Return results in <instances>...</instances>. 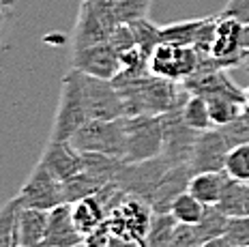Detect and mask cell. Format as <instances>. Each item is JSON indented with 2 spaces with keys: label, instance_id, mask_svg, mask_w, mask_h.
<instances>
[{
  "label": "cell",
  "instance_id": "6da1fadb",
  "mask_svg": "<svg viewBox=\"0 0 249 247\" xmlns=\"http://www.w3.org/2000/svg\"><path fill=\"white\" fill-rule=\"evenodd\" d=\"M112 82L121 92L124 116L165 114V112L183 106V99L189 95L180 82L159 78V75H153L150 71L144 75L118 73Z\"/></svg>",
  "mask_w": 249,
  "mask_h": 247
},
{
  "label": "cell",
  "instance_id": "7a4b0ae2",
  "mask_svg": "<svg viewBox=\"0 0 249 247\" xmlns=\"http://www.w3.org/2000/svg\"><path fill=\"white\" fill-rule=\"evenodd\" d=\"M80 153H103L123 159L127 153V116L90 118L69 140Z\"/></svg>",
  "mask_w": 249,
  "mask_h": 247
},
{
  "label": "cell",
  "instance_id": "3957f363",
  "mask_svg": "<svg viewBox=\"0 0 249 247\" xmlns=\"http://www.w3.org/2000/svg\"><path fill=\"white\" fill-rule=\"evenodd\" d=\"M86 121H90V118H88L84 97H82L80 78H77L75 69H69L65 73V78H62L58 110H56V116H54L50 140L69 142Z\"/></svg>",
  "mask_w": 249,
  "mask_h": 247
},
{
  "label": "cell",
  "instance_id": "277c9868",
  "mask_svg": "<svg viewBox=\"0 0 249 247\" xmlns=\"http://www.w3.org/2000/svg\"><path fill=\"white\" fill-rule=\"evenodd\" d=\"M118 24L110 0H82L73 30V50L110 41Z\"/></svg>",
  "mask_w": 249,
  "mask_h": 247
},
{
  "label": "cell",
  "instance_id": "5b68a950",
  "mask_svg": "<svg viewBox=\"0 0 249 247\" xmlns=\"http://www.w3.org/2000/svg\"><path fill=\"white\" fill-rule=\"evenodd\" d=\"M172 166L174 163L163 155L155 159H146V161H136V163L123 161L114 181L118 183V187L127 195H133V198H140L150 204L159 183L163 181V176L168 174V170Z\"/></svg>",
  "mask_w": 249,
  "mask_h": 247
},
{
  "label": "cell",
  "instance_id": "8992f818",
  "mask_svg": "<svg viewBox=\"0 0 249 247\" xmlns=\"http://www.w3.org/2000/svg\"><path fill=\"white\" fill-rule=\"evenodd\" d=\"M163 155L161 114L127 116V153L123 161L136 163Z\"/></svg>",
  "mask_w": 249,
  "mask_h": 247
},
{
  "label": "cell",
  "instance_id": "52a82bcc",
  "mask_svg": "<svg viewBox=\"0 0 249 247\" xmlns=\"http://www.w3.org/2000/svg\"><path fill=\"white\" fill-rule=\"evenodd\" d=\"M18 198L22 202V207L43 209V211H52L67 202L62 181L54 172H50L41 161L30 170L28 178L22 185V189H19Z\"/></svg>",
  "mask_w": 249,
  "mask_h": 247
},
{
  "label": "cell",
  "instance_id": "ba28073f",
  "mask_svg": "<svg viewBox=\"0 0 249 247\" xmlns=\"http://www.w3.org/2000/svg\"><path fill=\"white\" fill-rule=\"evenodd\" d=\"M77 78H80L82 97H84L88 118H103V121H107V118L124 116L121 92H118L112 80L95 78V75L82 73V71H77Z\"/></svg>",
  "mask_w": 249,
  "mask_h": 247
},
{
  "label": "cell",
  "instance_id": "9c48e42d",
  "mask_svg": "<svg viewBox=\"0 0 249 247\" xmlns=\"http://www.w3.org/2000/svg\"><path fill=\"white\" fill-rule=\"evenodd\" d=\"M200 65V54L191 45L159 43L148 58V71L159 78L183 82Z\"/></svg>",
  "mask_w": 249,
  "mask_h": 247
},
{
  "label": "cell",
  "instance_id": "30bf717a",
  "mask_svg": "<svg viewBox=\"0 0 249 247\" xmlns=\"http://www.w3.org/2000/svg\"><path fill=\"white\" fill-rule=\"evenodd\" d=\"M161 127H163V157H168L174 163H187L194 155V146L198 140V133L194 127L185 123L180 107L161 114Z\"/></svg>",
  "mask_w": 249,
  "mask_h": 247
},
{
  "label": "cell",
  "instance_id": "8fae6325",
  "mask_svg": "<svg viewBox=\"0 0 249 247\" xmlns=\"http://www.w3.org/2000/svg\"><path fill=\"white\" fill-rule=\"evenodd\" d=\"M71 69H77L82 73L95 75L103 80H114L121 73V54L114 50L110 41H103L97 45H88V48L73 50L71 56Z\"/></svg>",
  "mask_w": 249,
  "mask_h": 247
},
{
  "label": "cell",
  "instance_id": "7c38bea8",
  "mask_svg": "<svg viewBox=\"0 0 249 247\" xmlns=\"http://www.w3.org/2000/svg\"><path fill=\"white\" fill-rule=\"evenodd\" d=\"M243 24L234 18H226V15H217L215 24V39L211 45V58H215L226 69L232 67H241L245 48H243Z\"/></svg>",
  "mask_w": 249,
  "mask_h": 247
},
{
  "label": "cell",
  "instance_id": "4fadbf2b",
  "mask_svg": "<svg viewBox=\"0 0 249 247\" xmlns=\"http://www.w3.org/2000/svg\"><path fill=\"white\" fill-rule=\"evenodd\" d=\"M228 153H230V144H228L219 127L200 131L194 146V155L189 159L191 172H224Z\"/></svg>",
  "mask_w": 249,
  "mask_h": 247
},
{
  "label": "cell",
  "instance_id": "5bb4252c",
  "mask_svg": "<svg viewBox=\"0 0 249 247\" xmlns=\"http://www.w3.org/2000/svg\"><path fill=\"white\" fill-rule=\"evenodd\" d=\"M150 219H153V209L148 202L133 195H127L116 209L107 215L110 228L114 234H127V236H146Z\"/></svg>",
  "mask_w": 249,
  "mask_h": 247
},
{
  "label": "cell",
  "instance_id": "9a60e30c",
  "mask_svg": "<svg viewBox=\"0 0 249 247\" xmlns=\"http://www.w3.org/2000/svg\"><path fill=\"white\" fill-rule=\"evenodd\" d=\"M84 243V234L75 228L71 217V204L65 202L50 211L48 230L41 247H77Z\"/></svg>",
  "mask_w": 249,
  "mask_h": 247
},
{
  "label": "cell",
  "instance_id": "2e32d148",
  "mask_svg": "<svg viewBox=\"0 0 249 247\" xmlns=\"http://www.w3.org/2000/svg\"><path fill=\"white\" fill-rule=\"evenodd\" d=\"M41 163L54 172L60 181L75 176L82 170V153L77 151L71 142H60V140H48L43 153H41Z\"/></svg>",
  "mask_w": 249,
  "mask_h": 247
},
{
  "label": "cell",
  "instance_id": "e0dca14e",
  "mask_svg": "<svg viewBox=\"0 0 249 247\" xmlns=\"http://www.w3.org/2000/svg\"><path fill=\"white\" fill-rule=\"evenodd\" d=\"M191 176H194V172H191V168L187 163H176V166L170 168L168 174L163 176V181L159 183L153 200H150L153 213H170L176 198L189 189Z\"/></svg>",
  "mask_w": 249,
  "mask_h": 247
},
{
  "label": "cell",
  "instance_id": "ac0fdd59",
  "mask_svg": "<svg viewBox=\"0 0 249 247\" xmlns=\"http://www.w3.org/2000/svg\"><path fill=\"white\" fill-rule=\"evenodd\" d=\"M50 211L22 207L18 215V247H41L48 230Z\"/></svg>",
  "mask_w": 249,
  "mask_h": 247
},
{
  "label": "cell",
  "instance_id": "d6986e66",
  "mask_svg": "<svg viewBox=\"0 0 249 247\" xmlns=\"http://www.w3.org/2000/svg\"><path fill=\"white\" fill-rule=\"evenodd\" d=\"M228 172H198L191 176L189 181V189L187 192L194 194L200 202H204L206 207L211 204H217L226 189V183H228Z\"/></svg>",
  "mask_w": 249,
  "mask_h": 247
},
{
  "label": "cell",
  "instance_id": "ffe728a7",
  "mask_svg": "<svg viewBox=\"0 0 249 247\" xmlns=\"http://www.w3.org/2000/svg\"><path fill=\"white\" fill-rule=\"evenodd\" d=\"M71 217H73L75 228L86 236L107 219V213L95 195H88V198L77 200V202L71 204Z\"/></svg>",
  "mask_w": 249,
  "mask_h": 247
},
{
  "label": "cell",
  "instance_id": "44dd1931",
  "mask_svg": "<svg viewBox=\"0 0 249 247\" xmlns=\"http://www.w3.org/2000/svg\"><path fill=\"white\" fill-rule=\"evenodd\" d=\"M123 166V159L103 155V153H82V172L90 174L95 181L107 185L116 178L118 170Z\"/></svg>",
  "mask_w": 249,
  "mask_h": 247
},
{
  "label": "cell",
  "instance_id": "7402d4cb",
  "mask_svg": "<svg viewBox=\"0 0 249 247\" xmlns=\"http://www.w3.org/2000/svg\"><path fill=\"white\" fill-rule=\"evenodd\" d=\"M206 18H196V19H183V22H174L161 28L163 43H174V45H191L194 48L196 39H198L202 26L206 24Z\"/></svg>",
  "mask_w": 249,
  "mask_h": 247
},
{
  "label": "cell",
  "instance_id": "603a6c76",
  "mask_svg": "<svg viewBox=\"0 0 249 247\" xmlns=\"http://www.w3.org/2000/svg\"><path fill=\"white\" fill-rule=\"evenodd\" d=\"M206 101H209L213 127H224L228 123L236 121L243 114V107H245V101H238L228 95H211L206 97Z\"/></svg>",
  "mask_w": 249,
  "mask_h": 247
},
{
  "label": "cell",
  "instance_id": "cb8c5ba5",
  "mask_svg": "<svg viewBox=\"0 0 249 247\" xmlns=\"http://www.w3.org/2000/svg\"><path fill=\"white\" fill-rule=\"evenodd\" d=\"M180 114H183L187 125L194 127L196 131H206L213 127L209 101L202 95H187L185 104L180 106Z\"/></svg>",
  "mask_w": 249,
  "mask_h": 247
},
{
  "label": "cell",
  "instance_id": "d4e9b609",
  "mask_svg": "<svg viewBox=\"0 0 249 247\" xmlns=\"http://www.w3.org/2000/svg\"><path fill=\"white\" fill-rule=\"evenodd\" d=\"M176 226H178V221L174 219L172 213H153L148 232L144 236L146 247H168L174 236Z\"/></svg>",
  "mask_w": 249,
  "mask_h": 247
},
{
  "label": "cell",
  "instance_id": "484cf974",
  "mask_svg": "<svg viewBox=\"0 0 249 247\" xmlns=\"http://www.w3.org/2000/svg\"><path fill=\"white\" fill-rule=\"evenodd\" d=\"M228 221H230V215H226L217 204H211V207H206L204 217H202L194 228H196V232H198L200 241L204 243V241L224 236L226 228H228Z\"/></svg>",
  "mask_w": 249,
  "mask_h": 247
},
{
  "label": "cell",
  "instance_id": "4316f807",
  "mask_svg": "<svg viewBox=\"0 0 249 247\" xmlns=\"http://www.w3.org/2000/svg\"><path fill=\"white\" fill-rule=\"evenodd\" d=\"M22 202L15 195L0 209V247H18V215Z\"/></svg>",
  "mask_w": 249,
  "mask_h": 247
},
{
  "label": "cell",
  "instance_id": "83f0119b",
  "mask_svg": "<svg viewBox=\"0 0 249 247\" xmlns=\"http://www.w3.org/2000/svg\"><path fill=\"white\" fill-rule=\"evenodd\" d=\"M170 213L174 215V219L178 224H187V226H196L198 221L204 217L206 213V204L200 202L194 194L185 192L176 198V202L172 204V211Z\"/></svg>",
  "mask_w": 249,
  "mask_h": 247
},
{
  "label": "cell",
  "instance_id": "f1b7e54d",
  "mask_svg": "<svg viewBox=\"0 0 249 247\" xmlns=\"http://www.w3.org/2000/svg\"><path fill=\"white\" fill-rule=\"evenodd\" d=\"M62 187H65V200L69 204H73V202H77V200H84V198H88V195H95L103 185L99 181H95L90 174H86V172L80 170L75 176L62 181Z\"/></svg>",
  "mask_w": 249,
  "mask_h": 247
},
{
  "label": "cell",
  "instance_id": "f546056e",
  "mask_svg": "<svg viewBox=\"0 0 249 247\" xmlns=\"http://www.w3.org/2000/svg\"><path fill=\"white\" fill-rule=\"evenodd\" d=\"M112 9L121 24H133L138 19L148 18V9L153 0H110Z\"/></svg>",
  "mask_w": 249,
  "mask_h": 247
},
{
  "label": "cell",
  "instance_id": "4dcf8cb0",
  "mask_svg": "<svg viewBox=\"0 0 249 247\" xmlns=\"http://www.w3.org/2000/svg\"><path fill=\"white\" fill-rule=\"evenodd\" d=\"M131 28H133V35H136V43H138V48H142L148 56L153 54V50L157 48L159 43H163L161 28H159L157 24L150 22L148 18L133 22V24H131Z\"/></svg>",
  "mask_w": 249,
  "mask_h": 247
},
{
  "label": "cell",
  "instance_id": "1f68e13d",
  "mask_svg": "<svg viewBox=\"0 0 249 247\" xmlns=\"http://www.w3.org/2000/svg\"><path fill=\"white\" fill-rule=\"evenodd\" d=\"M226 172L230 178L249 183V142L230 148L226 161Z\"/></svg>",
  "mask_w": 249,
  "mask_h": 247
},
{
  "label": "cell",
  "instance_id": "d6a6232c",
  "mask_svg": "<svg viewBox=\"0 0 249 247\" xmlns=\"http://www.w3.org/2000/svg\"><path fill=\"white\" fill-rule=\"evenodd\" d=\"M226 236L234 247H249V215H234L228 221Z\"/></svg>",
  "mask_w": 249,
  "mask_h": 247
},
{
  "label": "cell",
  "instance_id": "836d02e7",
  "mask_svg": "<svg viewBox=\"0 0 249 247\" xmlns=\"http://www.w3.org/2000/svg\"><path fill=\"white\" fill-rule=\"evenodd\" d=\"M219 129H221V133H224V138L228 140V144H230V148L238 146V144L249 142V125L243 121L241 116H238L236 121L224 125V127H219Z\"/></svg>",
  "mask_w": 249,
  "mask_h": 247
},
{
  "label": "cell",
  "instance_id": "e575fe53",
  "mask_svg": "<svg viewBox=\"0 0 249 247\" xmlns=\"http://www.w3.org/2000/svg\"><path fill=\"white\" fill-rule=\"evenodd\" d=\"M110 43L114 45V50H116L118 54L127 52V50L136 48V35H133V28L131 24H118L116 28H114L112 37H110Z\"/></svg>",
  "mask_w": 249,
  "mask_h": 247
},
{
  "label": "cell",
  "instance_id": "d590c367",
  "mask_svg": "<svg viewBox=\"0 0 249 247\" xmlns=\"http://www.w3.org/2000/svg\"><path fill=\"white\" fill-rule=\"evenodd\" d=\"M168 247H202V241H200V236L196 232L194 226L178 224Z\"/></svg>",
  "mask_w": 249,
  "mask_h": 247
},
{
  "label": "cell",
  "instance_id": "8d00e7d4",
  "mask_svg": "<svg viewBox=\"0 0 249 247\" xmlns=\"http://www.w3.org/2000/svg\"><path fill=\"white\" fill-rule=\"evenodd\" d=\"M112 228H110V221H103L99 228H95L92 232H88L84 236V243L82 247H107L110 245V239H112Z\"/></svg>",
  "mask_w": 249,
  "mask_h": 247
},
{
  "label": "cell",
  "instance_id": "74e56055",
  "mask_svg": "<svg viewBox=\"0 0 249 247\" xmlns=\"http://www.w3.org/2000/svg\"><path fill=\"white\" fill-rule=\"evenodd\" d=\"M219 15L234 18L243 24V26H249V0H228V4Z\"/></svg>",
  "mask_w": 249,
  "mask_h": 247
},
{
  "label": "cell",
  "instance_id": "f35d334b",
  "mask_svg": "<svg viewBox=\"0 0 249 247\" xmlns=\"http://www.w3.org/2000/svg\"><path fill=\"white\" fill-rule=\"evenodd\" d=\"M107 247H146L142 236H127V234H112Z\"/></svg>",
  "mask_w": 249,
  "mask_h": 247
},
{
  "label": "cell",
  "instance_id": "ab89813d",
  "mask_svg": "<svg viewBox=\"0 0 249 247\" xmlns=\"http://www.w3.org/2000/svg\"><path fill=\"white\" fill-rule=\"evenodd\" d=\"M238 215H249V183L243 181L241 187V204H238Z\"/></svg>",
  "mask_w": 249,
  "mask_h": 247
},
{
  "label": "cell",
  "instance_id": "60d3db41",
  "mask_svg": "<svg viewBox=\"0 0 249 247\" xmlns=\"http://www.w3.org/2000/svg\"><path fill=\"white\" fill-rule=\"evenodd\" d=\"M202 247H234L228 241V236L224 234V236H217V239H211V241H204L202 243Z\"/></svg>",
  "mask_w": 249,
  "mask_h": 247
},
{
  "label": "cell",
  "instance_id": "b9f144b4",
  "mask_svg": "<svg viewBox=\"0 0 249 247\" xmlns=\"http://www.w3.org/2000/svg\"><path fill=\"white\" fill-rule=\"evenodd\" d=\"M243 48L249 52V26L243 28Z\"/></svg>",
  "mask_w": 249,
  "mask_h": 247
},
{
  "label": "cell",
  "instance_id": "7bdbcfd3",
  "mask_svg": "<svg viewBox=\"0 0 249 247\" xmlns=\"http://www.w3.org/2000/svg\"><path fill=\"white\" fill-rule=\"evenodd\" d=\"M238 69H247L249 71V52H247V50H245V56H243V63H241Z\"/></svg>",
  "mask_w": 249,
  "mask_h": 247
},
{
  "label": "cell",
  "instance_id": "ee69618b",
  "mask_svg": "<svg viewBox=\"0 0 249 247\" xmlns=\"http://www.w3.org/2000/svg\"><path fill=\"white\" fill-rule=\"evenodd\" d=\"M241 118H243V121H245L247 125H249V104H245V107H243V114H241Z\"/></svg>",
  "mask_w": 249,
  "mask_h": 247
},
{
  "label": "cell",
  "instance_id": "f6af8a7d",
  "mask_svg": "<svg viewBox=\"0 0 249 247\" xmlns=\"http://www.w3.org/2000/svg\"><path fill=\"white\" fill-rule=\"evenodd\" d=\"M4 9L7 7H0V33H2V26H4Z\"/></svg>",
  "mask_w": 249,
  "mask_h": 247
},
{
  "label": "cell",
  "instance_id": "bcb514c9",
  "mask_svg": "<svg viewBox=\"0 0 249 247\" xmlns=\"http://www.w3.org/2000/svg\"><path fill=\"white\" fill-rule=\"evenodd\" d=\"M15 0H0V7H11Z\"/></svg>",
  "mask_w": 249,
  "mask_h": 247
},
{
  "label": "cell",
  "instance_id": "7dc6e473",
  "mask_svg": "<svg viewBox=\"0 0 249 247\" xmlns=\"http://www.w3.org/2000/svg\"><path fill=\"white\" fill-rule=\"evenodd\" d=\"M245 104H249V86L245 88Z\"/></svg>",
  "mask_w": 249,
  "mask_h": 247
}]
</instances>
